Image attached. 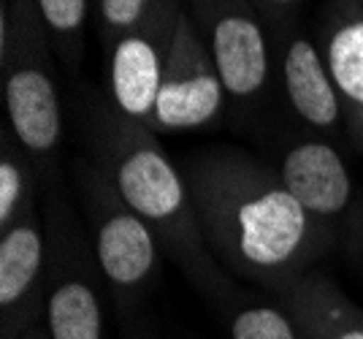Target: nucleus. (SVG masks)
I'll return each mask as SVG.
<instances>
[{"instance_id":"9b49d317","label":"nucleus","mask_w":363,"mask_h":339,"mask_svg":"<svg viewBox=\"0 0 363 339\" xmlns=\"http://www.w3.org/2000/svg\"><path fill=\"white\" fill-rule=\"evenodd\" d=\"M285 90L293 109L309 125L331 128L339 120V90L328 65L309 41H293L285 55Z\"/></svg>"},{"instance_id":"39448f33","label":"nucleus","mask_w":363,"mask_h":339,"mask_svg":"<svg viewBox=\"0 0 363 339\" xmlns=\"http://www.w3.org/2000/svg\"><path fill=\"white\" fill-rule=\"evenodd\" d=\"M104 217L95 228V255L98 266L117 291L122 301L138 293L155 274L157 247L150 223L136 215L125 199L122 204H106Z\"/></svg>"},{"instance_id":"f03ea898","label":"nucleus","mask_w":363,"mask_h":339,"mask_svg":"<svg viewBox=\"0 0 363 339\" xmlns=\"http://www.w3.org/2000/svg\"><path fill=\"white\" fill-rule=\"evenodd\" d=\"M114 185L125 204L150 226L163 228L166 239L187 250L190 266H201L198 236L187 226V190L166 155L138 136L125 139L114 166Z\"/></svg>"},{"instance_id":"7ed1b4c3","label":"nucleus","mask_w":363,"mask_h":339,"mask_svg":"<svg viewBox=\"0 0 363 339\" xmlns=\"http://www.w3.org/2000/svg\"><path fill=\"white\" fill-rule=\"evenodd\" d=\"M223 93L225 87L214 60H209V55L182 19L168 47L166 74L150 123L168 130L198 128L220 111Z\"/></svg>"},{"instance_id":"423d86ee","label":"nucleus","mask_w":363,"mask_h":339,"mask_svg":"<svg viewBox=\"0 0 363 339\" xmlns=\"http://www.w3.org/2000/svg\"><path fill=\"white\" fill-rule=\"evenodd\" d=\"M6 109L16 139L33 155H49L60 141V101L44 65L16 62L6 77Z\"/></svg>"},{"instance_id":"2eb2a0df","label":"nucleus","mask_w":363,"mask_h":339,"mask_svg":"<svg viewBox=\"0 0 363 339\" xmlns=\"http://www.w3.org/2000/svg\"><path fill=\"white\" fill-rule=\"evenodd\" d=\"M25 196H28V187H25V171L22 166L11 160L9 155L3 157L0 163V226L9 228L22 212L25 206Z\"/></svg>"},{"instance_id":"a211bd4d","label":"nucleus","mask_w":363,"mask_h":339,"mask_svg":"<svg viewBox=\"0 0 363 339\" xmlns=\"http://www.w3.org/2000/svg\"><path fill=\"white\" fill-rule=\"evenodd\" d=\"M22 339H52V337H49V331H46V323L41 321V323L33 326L30 331H28V334H25Z\"/></svg>"},{"instance_id":"4468645a","label":"nucleus","mask_w":363,"mask_h":339,"mask_svg":"<svg viewBox=\"0 0 363 339\" xmlns=\"http://www.w3.org/2000/svg\"><path fill=\"white\" fill-rule=\"evenodd\" d=\"M228 331L230 339H301L293 315L266 304H252L230 312Z\"/></svg>"},{"instance_id":"0eeeda50","label":"nucleus","mask_w":363,"mask_h":339,"mask_svg":"<svg viewBox=\"0 0 363 339\" xmlns=\"http://www.w3.org/2000/svg\"><path fill=\"white\" fill-rule=\"evenodd\" d=\"M282 185L309 215L333 217L345 212L352 193L350 174L339 152L323 141L293 147L282 163Z\"/></svg>"},{"instance_id":"f3484780","label":"nucleus","mask_w":363,"mask_h":339,"mask_svg":"<svg viewBox=\"0 0 363 339\" xmlns=\"http://www.w3.org/2000/svg\"><path fill=\"white\" fill-rule=\"evenodd\" d=\"M144 6H147V0H101L104 19L111 28H130V25H136V19L141 16Z\"/></svg>"},{"instance_id":"20e7f679","label":"nucleus","mask_w":363,"mask_h":339,"mask_svg":"<svg viewBox=\"0 0 363 339\" xmlns=\"http://www.w3.org/2000/svg\"><path fill=\"white\" fill-rule=\"evenodd\" d=\"M44 233L30 209L3 228L0 239V315L3 339H22L44 321Z\"/></svg>"},{"instance_id":"9d476101","label":"nucleus","mask_w":363,"mask_h":339,"mask_svg":"<svg viewBox=\"0 0 363 339\" xmlns=\"http://www.w3.org/2000/svg\"><path fill=\"white\" fill-rule=\"evenodd\" d=\"M44 323L52 339H106L104 296L87 272L57 274L46 291Z\"/></svg>"},{"instance_id":"f8f14e48","label":"nucleus","mask_w":363,"mask_h":339,"mask_svg":"<svg viewBox=\"0 0 363 339\" xmlns=\"http://www.w3.org/2000/svg\"><path fill=\"white\" fill-rule=\"evenodd\" d=\"M301 339H363V309L325 282H306L290 299Z\"/></svg>"},{"instance_id":"6e6552de","label":"nucleus","mask_w":363,"mask_h":339,"mask_svg":"<svg viewBox=\"0 0 363 339\" xmlns=\"http://www.w3.org/2000/svg\"><path fill=\"white\" fill-rule=\"evenodd\" d=\"M212 60L225 93L236 98L255 95L269 71L266 41L255 19L242 14L223 16L212 33Z\"/></svg>"},{"instance_id":"dca6fc26","label":"nucleus","mask_w":363,"mask_h":339,"mask_svg":"<svg viewBox=\"0 0 363 339\" xmlns=\"http://www.w3.org/2000/svg\"><path fill=\"white\" fill-rule=\"evenodd\" d=\"M46 25L60 35H71L82 28L87 0H38Z\"/></svg>"},{"instance_id":"1a4fd4ad","label":"nucleus","mask_w":363,"mask_h":339,"mask_svg":"<svg viewBox=\"0 0 363 339\" xmlns=\"http://www.w3.org/2000/svg\"><path fill=\"white\" fill-rule=\"evenodd\" d=\"M163 52L150 35H125L111 57V90L117 106L133 120H152L166 74Z\"/></svg>"},{"instance_id":"ddd939ff","label":"nucleus","mask_w":363,"mask_h":339,"mask_svg":"<svg viewBox=\"0 0 363 339\" xmlns=\"http://www.w3.org/2000/svg\"><path fill=\"white\" fill-rule=\"evenodd\" d=\"M325 65L336 90L363 114V19H352L333 33Z\"/></svg>"},{"instance_id":"6ab92c4d","label":"nucleus","mask_w":363,"mask_h":339,"mask_svg":"<svg viewBox=\"0 0 363 339\" xmlns=\"http://www.w3.org/2000/svg\"><path fill=\"white\" fill-rule=\"evenodd\" d=\"M279 3H288V0H279Z\"/></svg>"},{"instance_id":"f257e3e1","label":"nucleus","mask_w":363,"mask_h":339,"mask_svg":"<svg viewBox=\"0 0 363 339\" xmlns=\"http://www.w3.org/2000/svg\"><path fill=\"white\" fill-rule=\"evenodd\" d=\"M203 215L225 255L250 277L279 285L301 261L309 212L288 187L257 182L244 171H214L203 179Z\"/></svg>"}]
</instances>
